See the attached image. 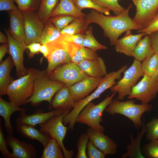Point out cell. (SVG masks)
I'll list each match as a JSON object with an SVG mask.
<instances>
[{
  "mask_svg": "<svg viewBox=\"0 0 158 158\" xmlns=\"http://www.w3.org/2000/svg\"><path fill=\"white\" fill-rule=\"evenodd\" d=\"M131 7L130 4L123 12L114 16L105 15L92 9L86 15L85 18L89 24L95 23L100 26L104 31V35L109 39L110 45L115 46L119 37L123 33L143 29L129 16Z\"/></svg>",
  "mask_w": 158,
  "mask_h": 158,
  "instance_id": "cell-1",
  "label": "cell"
},
{
  "mask_svg": "<svg viewBox=\"0 0 158 158\" xmlns=\"http://www.w3.org/2000/svg\"><path fill=\"white\" fill-rule=\"evenodd\" d=\"M127 68V65H125L117 71L108 73L103 77L94 92L84 99L75 102V105L72 110L63 117L62 120L63 124L66 126L68 125L69 129L73 130L78 116L85 106L93 100L99 98L104 91L115 85L117 82L116 80L121 78V74Z\"/></svg>",
  "mask_w": 158,
  "mask_h": 158,
  "instance_id": "cell-2",
  "label": "cell"
},
{
  "mask_svg": "<svg viewBox=\"0 0 158 158\" xmlns=\"http://www.w3.org/2000/svg\"><path fill=\"white\" fill-rule=\"evenodd\" d=\"M65 85L61 82L50 80L45 70H38L32 94L27 99L26 104L30 103L32 106L36 107L42 102L47 101L49 104V108L51 110L50 104L53 97Z\"/></svg>",
  "mask_w": 158,
  "mask_h": 158,
  "instance_id": "cell-3",
  "label": "cell"
},
{
  "mask_svg": "<svg viewBox=\"0 0 158 158\" xmlns=\"http://www.w3.org/2000/svg\"><path fill=\"white\" fill-rule=\"evenodd\" d=\"M28 70L27 74L14 80L7 90L9 101L19 107L26 104L33 92L38 70L33 68H28Z\"/></svg>",
  "mask_w": 158,
  "mask_h": 158,
  "instance_id": "cell-4",
  "label": "cell"
},
{
  "mask_svg": "<svg viewBox=\"0 0 158 158\" xmlns=\"http://www.w3.org/2000/svg\"><path fill=\"white\" fill-rule=\"evenodd\" d=\"M152 108V105L148 104H135L132 99L124 101L116 99L112 100L105 110L111 115L118 114L125 116L133 122L136 128H139L143 125L141 119L142 115Z\"/></svg>",
  "mask_w": 158,
  "mask_h": 158,
  "instance_id": "cell-5",
  "label": "cell"
},
{
  "mask_svg": "<svg viewBox=\"0 0 158 158\" xmlns=\"http://www.w3.org/2000/svg\"><path fill=\"white\" fill-rule=\"evenodd\" d=\"M116 93L113 92L108 95L102 102L95 104L91 102L87 104L78 116L76 122L85 124L91 128L103 133L104 128L100 124L104 111L113 99Z\"/></svg>",
  "mask_w": 158,
  "mask_h": 158,
  "instance_id": "cell-6",
  "label": "cell"
},
{
  "mask_svg": "<svg viewBox=\"0 0 158 158\" xmlns=\"http://www.w3.org/2000/svg\"><path fill=\"white\" fill-rule=\"evenodd\" d=\"M70 111H67L55 115L45 122L39 125L41 131L54 138L59 143L65 158H71L73 155V151L67 150L63 142L68 127L63 124L62 120L63 117Z\"/></svg>",
  "mask_w": 158,
  "mask_h": 158,
  "instance_id": "cell-7",
  "label": "cell"
},
{
  "mask_svg": "<svg viewBox=\"0 0 158 158\" xmlns=\"http://www.w3.org/2000/svg\"><path fill=\"white\" fill-rule=\"evenodd\" d=\"M123 73V77L110 88L111 92L118 93L116 99L119 100H122L130 95L132 88L136 85L140 78L144 75L141 63L135 59L131 66Z\"/></svg>",
  "mask_w": 158,
  "mask_h": 158,
  "instance_id": "cell-8",
  "label": "cell"
},
{
  "mask_svg": "<svg viewBox=\"0 0 158 158\" xmlns=\"http://www.w3.org/2000/svg\"><path fill=\"white\" fill-rule=\"evenodd\" d=\"M46 44L49 50L47 58L48 66L45 70L47 74L61 66L72 62L68 52L67 42L61 35L56 40Z\"/></svg>",
  "mask_w": 158,
  "mask_h": 158,
  "instance_id": "cell-9",
  "label": "cell"
},
{
  "mask_svg": "<svg viewBox=\"0 0 158 158\" xmlns=\"http://www.w3.org/2000/svg\"><path fill=\"white\" fill-rule=\"evenodd\" d=\"M47 75L50 80L61 82L69 87L89 76L78 64L72 62L58 67Z\"/></svg>",
  "mask_w": 158,
  "mask_h": 158,
  "instance_id": "cell-10",
  "label": "cell"
},
{
  "mask_svg": "<svg viewBox=\"0 0 158 158\" xmlns=\"http://www.w3.org/2000/svg\"><path fill=\"white\" fill-rule=\"evenodd\" d=\"M158 93V81L144 74L140 81L132 89L128 96L129 99H135L141 104H148L156 97Z\"/></svg>",
  "mask_w": 158,
  "mask_h": 158,
  "instance_id": "cell-11",
  "label": "cell"
},
{
  "mask_svg": "<svg viewBox=\"0 0 158 158\" xmlns=\"http://www.w3.org/2000/svg\"><path fill=\"white\" fill-rule=\"evenodd\" d=\"M136 7L133 20L141 26L146 28L158 13V0H130Z\"/></svg>",
  "mask_w": 158,
  "mask_h": 158,
  "instance_id": "cell-12",
  "label": "cell"
},
{
  "mask_svg": "<svg viewBox=\"0 0 158 158\" xmlns=\"http://www.w3.org/2000/svg\"><path fill=\"white\" fill-rule=\"evenodd\" d=\"M24 22L25 44L39 42L44 24L36 12H23Z\"/></svg>",
  "mask_w": 158,
  "mask_h": 158,
  "instance_id": "cell-13",
  "label": "cell"
},
{
  "mask_svg": "<svg viewBox=\"0 0 158 158\" xmlns=\"http://www.w3.org/2000/svg\"><path fill=\"white\" fill-rule=\"evenodd\" d=\"M8 39L9 54L11 56L16 69V75L18 78L24 76L28 73L23 64V54L26 45L21 43L14 39L7 30L3 28Z\"/></svg>",
  "mask_w": 158,
  "mask_h": 158,
  "instance_id": "cell-14",
  "label": "cell"
},
{
  "mask_svg": "<svg viewBox=\"0 0 158 158\" xmlns=\"http://www.w3.org/2000/svg\"><path fill=\"white\" fill-rule=\"evenodd\" d=\"M90 141L100 151L107 155H114L116 152L118 145L112 139L103 133L89 128L86 131Z\"/></svg>",
  "mask_w": 158,
  "mask_h": 158,
  "instance_id": "cell-15",
  "label": "cell"
},
{
  "mask_svg": "<svg viewBox=\"0 0 158 158\" xmlns=\"http://www.w3.org/2000/svg\"><path fill=\"white\" fill-rule=\"evenodd\" d=\"M70 110L59 108L50 111L45 112L42 109H39L34 114L28 115L25 111H21L20 115L15 120L16 124H26L34 127L43 123L54 116Z\"/></svg>",
  "mask_w": 158,
  "mask_h": 158,
  "instance_id": "cell-16",
  "label": "cell"
},
{
  "mask_svg": "<svg viewBox=\"0 0 158 158\" xmlns=\"http://www.w3.org/2000/svg\"><path fill=\"white\" fill-rule=\"evenodd\" d=\"M6 139L7 145L12 149L13 158H37V150L30 143L20 141L9 133Z\"/></svg>",
  "mask_w": 158,
  "mask_h": 158,
  "instance_id": "cell-17",
  "label": "cell"
},
{
  "mask_svg": "<svg viewBox=\"0 0 158 158\" xmlns=\"http://www.w3.org/2000/svg\"><path fill=\"white\" fill-rule=\"evenodd\" d=\"M8 12L10 19L8 32L15 40L21 43L26 44L24 22L22 12L18 8Z\"/></svg>",
  "mask_w": 158,
  "mask_h": 158,
  "instance_id": "cell-18",
  "label": "cell"
},
{
  "mask_svg": "<svg viewBox=\"0 0 158 158\" xmlns=\"http://www.w3.org/2000/svg\"><path fill=\"white\" fill-rule=\"evenodd\" d=\"M102 78L89 76L70 87L72 96L75 102L81 100L97 87Z\"/></svg>",
  "mask_w": 158,
  "mask_h": 158,
  "instance_id": "cell-19",
  "label": "cell"
},
{
  "mask_svg": "<svg viewBox=\"0 0 158 158\" xmlns=\"http://www.w3.org/2000/svg\"><path fill=\"white\" fill-rule=\"evenodd\" d=\"M133 35L131 30L126 32L125 35L118 39L115 45L116 51L130 56L135 49L139 41L146 34L143 32Z\"/></svg>",
  "mask_w": 158,
  "mask_h": 158,
  "instance_id": "cell-20",
  "label": "cell"
},
{
  "mask_svg": "<svg viewBox=\"0 0 158 158\" xmlns=\"http://www.w3.org/2000/svg\"><path fill=\"white\" fill-rule=\"evenodd\" d=\"M78 65L82 71L90 77L102 78L107 74L104 60L99 57L95 60H84Z\"/></svg>",
  "mask_w": 158,
  "mask_h": 158,
  "instance_id": "cell-21",
  "label": "cell"
},
{
  "mask_svg": "<svg viewBox=\"0 0 158 158\" xmlns=\"http://www.w3.org/2000/svg\"><path fill=\"white\" fill-rule=\"evenodd\" d=\"M70 87L65 85L59 90L52 99L50 104L51 110L60 108L72 109L75 105Z\"/></svg>",
  "mask_w": 158,
  "mask_h": 158,
  "instance_id": "cell-22",
  "label": "cell"
},
{
  "mask_svg": "<svg viewBox=\"0 0 158 158\" xmlns=\"http://www.w3.org/2000/svg\"><path fill=\"white\" fill-rule=\"evenodd\" d=\"M67 42L68 52L73 63L78 64L84 60H95L99 57L96 51L74 43Z\"/></svg>",
  "mask_w": 158,
  "mask_h": 158,
  "instance_id": "cell-23",
  "label": "cell"
},
{
  "mask_svg": "<svg viewBox=\"0 0 158 158\" xmlns=\"http://www.w3.org/2000/svg\"><path fill=\"white\" fill-rule=\"evenodd\" d=\"M14 66L11 56H9L0 63V96L6 95L10 85L14 81L11 76V70Z\"/></svg>",
  "mask_w": 158,
  "mask_h": 158,
  "instance_id": "cell-24",
  "label": "cell"
},
{
  "mask_svg": "<svg viewBox=\"0 0 158 158\" xmlns=\"http://www.w3.org/2000/svg\"><path fill=\"white\" fill-rule=\"evenodd\" d=\"M143 122L141 130L140 132L138 131L135 138H133L132 134L130 135V144H127L126 147L127 151L122 155V158H145V156L142 153L140 149L142 138L146 131L144 119H143Z\"/></svg>",
  "mask_w": 158,
  "mask_h": 158,
  "instance_id": "cell-25",
  "label": "cell"
},
{
  "mask_svg": "<svg viewBox=\"0 0 158 158\" xmlns=\"http://www.w3.org/2000/svg\"><path fill=\"white\" fill-rule=\"evenodd\" d=\"M17 132L23 136L39 141L44 147L47 144L51 137L35 127L26 124H16Z\"/></svg>",
  "mask_w": 158,
  "mask_h": 158,
  "instance_id": "cell-26",
  "label": "cell"
},
{
  "mask_svg": "<svg viewBox=\"0 0 158 158\" xmlns=\"http://www.w3.org/2000/svg\"><path fill=\"white\" fill-rule=\"evenodd\" d=\"M26 109L20 108L10 102H7L0 96V115L4 120V126L8 133L13 134V129L10 118L12 114L17 111H27Z\"/></svg>",
  "mask_w": 158,
  "mask_h": 158,
  "instance_id": "cell-27",
  "label": "cell"
},
{
  "mask_svg": "<svg viewBox=\"0 0 158 158\" xmlns=\"http://www.w3.org/2000/svg\"><path fill=\"white\" fill-rule=\"evenodd\" d=\"M59 15H71L76 18H85L86 15L77 8L72 0H60L50 18Z\"/></svg>",
  "mask_w": 158,
  "mask_h": 158,
  "instance_id": "cell-28",
  "label": "cell"
},
{
  "mask_svg": "<svg viewBox=\"0 0 158 158\" xmlns=\"http://www.w3.org/2000/svg\"><path fill=\"white\" fill-rule=\"evenodd\" d=\"M154 53L152 48L149 35L146 34L138 42L135 49L132 53L131 56L141 62Z\"/></svg>",
  "mask_w": 158,
  "mask_h": 158,
  "instance_id": "cell-29",
  "label": "cell"
},
{
  "mask_svg": "<svg viewBox=\"0 0 158 158\" xmlns=\"http://www.w3.org/2000/svg\"><path fill=\"white\" fill-rule=\"evenodd\" d=\"M89 24L85 18H75L66 27L61 31V34L75 35L85 34Z\"/></svg>",
  "mask_w": 158,
  "mask_h": 158,
  "instance_id": "cell-30",
  "label": "cell"
},
{
  "mask_svg": "<svg viewBox=\"0 0 158 158\" xmlns=\"http://www.w3.org/2000/svg\"><path fill=\"white\" fill-rule=\"evenodd\" d=\"M142 68L144 74L157 79L158 55L154 53L142 61Z\"/></svg>",
  "mask_w": 158,
  "mask_h": 158,
  "instance_id": "cell-31",
  "label": "cell"
},
{
  "mask_svg": "<svg viewBox=\"0 0 158 158\" xmlns=\"http://www.w3.org/2000/svg\"><path fill=\"white\" fill-rule=\"evenodd\" d=\"M60 0H41L37 13L44 24L50 18V15L57 6Z\"/></svg>",
  "mask_w": 158,
  "mask_h": 158,
  "instance_id": "cell-32",
  "label": "cell"
},
{
  "mask_svg": "<svg viewBox=\"0 0 158 158\" xmlns=\"http://www.w3.org/2000/svg\"><path fill=\"white\" fill-rule=\"evenodd\" d=\"M61 34V31L48 20L44 24L39 42L41 44L47 43L57 39Z\"/></svg>",
  "mask_w": 158,
  "mask_h": 158,
  "instance_id": "cell-33",
  "label": "cell"
},
{
  "mask_svg": "<svg viewBox=\"0 0 158 158\" xmlns=\"http://www.w3.org/2000/svg\"><path fill=\"white\" fill-rule=\"evenodd\" d=\"M61 147L58 142L51 137L44 149L40 158H63Z\"/></svg>",
  "mask_w": 158,
  "mask_h": 158,
  "instance_id": "cell-34",
  "label": "cell"
},
{
  "mask_svg": "<svg viewBox=\"0 0 158 158\" xmlns=\"http://www.w3.org/2000/svg\"><path fill=\"white\" fill-rule=\"evenodd\" d=\"M92 28L89 27L85 33V37L82 46L95 51L101 49H106L107 47L99 42L94 37L92 33Z\"/></svg>",
  "mask_w": 158,
  "mask_h": 158,
  "instance_id": "cell-35",
  "label": "cell"
},
{
  "mask_svg": "<svg viewBox=\"0 0 158 158\" xmlns=\"http://www.w3.org/2000/svg\"><path fill=\"white\" fill-rule=\"evenodd\" d=\"M75 5L80 11L84 8H91L106 15H110V10L96 4L92 0H72Z\"/></svg>",
  "mask_w": 158,
  "mask_h": 158,
  "instance_id": "cell-36",
  "label": "cell"
},
{
  "mask_svg": "<svg viewBox=\"0 0 158 158\" xmlns=\"http://www.w3.org/2000/svg\"><path fill=\"white\" fill-rule=\"evenodd\" d=\"M98 5L107 8L112 11L115 15H119L123 12L126 8L118 3L121 0H92Z\"/></svg>",
  "mask_w": 158,
  "mask_h": 158,
  "instance_id": "cell-37",
  "label": "cell"
},
{
  "mask_svg": "<svg viewBox=\"0 0 158 158\" xmlns=\"http://www.w3.org/2000/svg\"><path fill=\"white\" fill-rule=\"evenodd\" d=\"M22 12H36L39 7L41 0H13Z\"/></svg>",
  "mask_w": 158,
  "mask_h": 158,
  "instance_id": "cell-38",
  "label": "cell"
},
{
  "mask_svg": "<svg viewBox=\"0 0 158 158\" xmlns=\"http://www.w3.org/2000/svg\"><path fill=\"white\" fill-rule=\"evenodd\" d=\"M75 18L71 15H59L51 17L49 20L59 30L61 31L71 23Z\"/></svg>",
  "mask_w": 158,
  "mask_h": 158,
  "instance_id": "cell-39",
  "label": "cell"
},
{
  "mask_svg": "<svg viewBox=\"0 0 158 158\" xmlns=\"http://www.w3.org/2000/svg\"><path fill=\"white\" fill-rule=\"evenodd\" d=\"M89 138L87 133H82L80 135L77 144L76 158H87L86 149Z\"/></svg>",
  "mask_w": 158,
  "mask_h": 158,
  "instance_id": "cell-40",
  "label": "cell"
},
{
  "mask_svg": "<svg viewBox=\"0 0 158 158\" xmlns=\"http://www.w3.org/2000/svg\"><path fill=\"white\" fill-rule=\"evenodd\" d=\"M146 136L151 141L158 139V118H154L145 124Z\"/></svg>",
  "mask_w": 158,
  "mask_h": 158,
  "instance_id": "cell-41",
  "label": "cell"
},
{
  "mask_svg": "<svg viewBox=\"0 0 158 158\" xmlns=\"http://www.w3.org/2000/svg\"><path fill=\"white\" fill-rule=\"evenodd\" d=\"M144 153L149 158H158V140H153L145 145Z\"/></svg>",
  "mask_w": 158,
  "mask_h": 158,
  "instance_id": "cell-42",
  "label": "cell"
},
{
  "mask_svg": "<svg viewBox=\"0 0 158 158\" xmlns=\"http://www.w3.org/2000/svg\"><path fill=\"white\" fill-rule=\"evenodd\" d=\"M1 120L0 121V151L3 157L7 158H13L12 153L10 152L7 148V144L3 133Z\"/></svg>",
  "mask_w": 158,
  "mask_h": 158,
  "instance_id": "cell-43",
  "label": "cell"
},
{
  "mask_svg": "<svg viewBox=\"0 0 158 158\" xmlns=\"http://www.w3.org/2000/svg\"><path fill=\"white\" fill-rule=\"evenodd\" d=\"M157 31H158V13L153 17L146 28L137 30V32H143L149 35Z\"/></svg>",
  "mask_w": 158,
  "mask_h": 158,
  "instance_id": "cell-44",
  "label": "cell"
},
{
  "mask_svg": "<svg viewBox=\"0 0 158 158\" xmlns=\"http://www.w3.org/2000/svg\"><path fill=\"white\" fill-rule=\"evenodd\" d=\"M61 37L65 41L73 42L82 46V44L85 37L84 34H79L75 35L61 34Z\"/></svg>",
  "mask_w": 158,
  "mask_h": 158,
  "instance_id": "cell-45",
  "label": "cell"
},
{
  "mask_svg": "<svg viewBox=\"0 0 158 158\" xmlns=\"http://www.w3.org/2000/svg\"><path fill=\"white\" fill-rule=\"evenodd\" d=\"M87 155L88 158H104L106 155L89 141L87 145Z\"/></svg>",
  "mask_w": 158,
  "mask_h": 158,
  "instance_id": "cell-46",
  "label": "cell"
},
{
  "mask_svg": "<svg viewBox=\"0 0 158 158\" xmlns=\"http://www.w3.org/2000/svg\"><path fill=\"white\" fill-rule=\"evenodd\" d=\"M41 45L39 42H33L26 45V49L29 51L28 55L29 58H32L35 55L39 53Z\"/></svg>",
  "mask_w": 158,
  "mask_h": 158,
  "instance_id": "cell-47",
  "label": "cell"
},
{
  "mask_svg": "<svg viewBox=\"0 0 158 158\" xmlns=\"http://www.w3.org/2000/svg\"><path fill=\"white\" fill-rule=\"evenodd\" d=\"M13 0H0V11H9L18 8Z\"/></svg>",
  "mask_w": 158,
  "mask_h": 158,
  "instance_id": "cell-48",
  "label": "cell"
},
{
  "mask_svg": "<svg viewBox=\"0 0 158 158\" xmlns=\"http://www.w3.org/2000/svg\"><path fill=\"white\" fill-rule=\"evenodd\" d=\"M149 35L152 49L154 53L158 55V31Z\"/></svg>",
  "mask_w": 158,
  "mask_h": 158,
  "instance_id": "cell-49",
  "label": "cell"
},
{
  "mask_svg": "<svg viewBox=\"0 0 158 158\" xmlns=\"http://www.w3.org/2000/svg\"><path fill=\"white\" fill-rule=\"evenodd\" d=\"M7 53L9 54V47L8 43L2 44L0 46V62Z\"/></svg>",
  "mask_w": 158,
  "mask_h": 158,
  "instance_id": "cell-50",
  "label": "cell"
},
{
  "mask_svg": "<svg viewBox=\"0 0 158 158\" xmlns=\"http://www.w3.org/2000/svg\"><path fill=\"white\" fill-rule=\"evenodd\" d=\"M40 52L42 53L44 57L47 58L49 52V50L47 44H42L40 50Z\"/></svg>",
  "mask_w": 158,
  "mask_h": 158,
  "instance_id": "cell-51",
  "label": "cell"
},
{
  "mask_svg": "<svg viewBox=\"0 0 158 158\" xmlns=\"http://www.w3.org/2000/svg\"><path fill=\"white\" fill-rule=\"evenodd\" d=\"M8 37L6 36L1 31H0V43L1 44L8 43Z\"/></svg>",
  "mask_w": 158,
  "mask_h": 158,
  "instance_id": "cell-52",
  "label": "cell"
},
{
  "mask_svg": "<svg viewBox=\"0 0 158 158\" xmlns=\"http://www.w3.org/2000/svg\"><path fill=\"white\" fill-rule=\"evenodd\" d=\"M157 80L158 81V75H157Z\"/></svg>",
  "mask_w": 158,
  "mask_h": 158,
  "instance_id": "cell-53",
  "label": "cell"
},
{
  "mask_svg": "<svg viewBox=\"0 0 158 158\" xmlns=\"http://www.w3.org/2000/svg\"><path fill=\"white\" fill-rule=\"evenodd\" d=\"M157 71H158V67H157Z\"/></svg>",
  "mask_w": 158,
  "mask_h": 158,
  "instance_id": "cell-54",
  "label": "cell"
}]
</instances>
